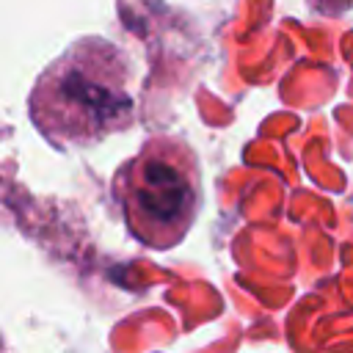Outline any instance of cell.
Returning <instances> with one entry per match:
<instances>
[{
    "instance_id": "1",
    "label": "cell",
    "mask_w": 353,
    "mask_h": 353,
    "mask_svg": "<svg viewBox=\"0 0 353 353\" xmlns=\"http://www.w3.org/2000/svg\"><path fill=\"white\" fill-rule=\"evenodd\" d=\"M130 80L132 66L119 44L83 36L36 77L28 102L30 121L50 143H99L135 121Z\"/></svg>"
},
{
    "instance_id": "2",
    "label": "cell",
    "mask_w": 353,
    "mask_h": 353,
    "mask_svg": "<svg viewBox=\"0 0 353 353\" xmlns=\"http://www.w3.org/2000/svg\"><path fill=\"white\" fill-rule=\"evenodd\" d=\"M130 234L146 248L165 251L185 240L201 210V168L193 146L176 135L149 138L113 176Z\"/></svg>"
},
{
    "instance_id": "3",
    "label": "cell",
    "mask_w": 353,
    "mask_h": 353,
    "mask_svg": "<svg viewBox=\"0 0 353 353\" xmlns=\"http://www.w3.org/2000/svg\"><path fill=\"white\" fill-rule=\"evenodd\" d=\"M314 11L323 14H345L347 8H353V0H309Z\"/></svg>"
}]
</instances>
